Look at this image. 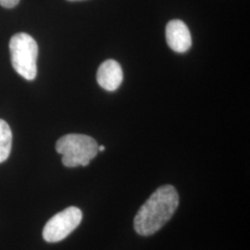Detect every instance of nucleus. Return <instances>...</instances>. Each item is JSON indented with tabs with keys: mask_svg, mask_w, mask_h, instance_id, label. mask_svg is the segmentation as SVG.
Returning <instances> with one entry per match:
<instances>
[{
	"mask_svg": "<svg viewBox=\"0 0 250 250\" xmlns=\"http://www.w3.org/2000/svg\"><path fill=\"white\" fill-rule=\"evenodd\" d=\"M179 206L176 189L170 185L158 188L134 217L135 232L143 236L160 231L173 216Z\"/></svg>",
	"mask_w": 250,
	"mask_h": 250,
	"instance_id": "nucleus-1",
	"label": "nucleus"
},
{
	"mask_svg": "<svg viewBox=\"0 0 250 250\" xmlns=\"http://www.w3.org/2000/svg\"><path fill=\"white\" fill-rule=\"evenodd\" d=\"M56 150L62 155L64 166L84 167L99 153V145L93 137L85 134H66L57 141Z\"/></svg>",
	"mask_w": 250,
	"mask_h": 250,
	"instance_id": "nucleus-2",
	"label": "nucleus"
},
{
	"mask_svg": "<svg viewBox=\"0 0 250 250\" xmlns=\"http://www.w3.org/2000/svg\"><path fill=\"white\" fill-rule=\"evenodd\" d=\"M9 52L13 69L24 79L35 80L38 58L36 40L25 33L16 34L9 41Z\"/></svg>",
	"mask_w": 250,
	"mask_h": 250,
	"instance_id": "nucleus-3",
	"label": "nucleus"
},
{
	"mask_svg": "<svg viewBox=\"0 0 250 250\" xmlns=\"http://www.w3.org/2000/svg\"><path fill=\"white\" fill-rule=\"evenodd\" d=\"M83 213L76 207H69L53 216L45 225L43 237L48 243H57L66 238L81 224Z\"/></svg>",
	"mask_w": 250,
	"mask_h": 250,
	"instance_id": "nucleus-4",
	"label": "nucleus"
},
{
	"mask_svg": "<svg viewBox=\"0 0 250 250\" xmlns=\"http://www.w3.org/2000/svg\"><path fill=\"white\" fill-rule=\"evenodd\" d=\"M166 40L171 50L185 53L192 45V37L187 24L180 20H172L166 26Z\"/></svg>",
	"mask_w": 250,
	"mask_h": 250,
	"instance_id": "nucleus-5",
	"label": "nucleus"
},
{
	"mask_svg": "<svg viewBox=\"0 0 250 250\" xmlns=\"http://www.w3.org/2000/svg\"><path fill=\"white\" fill-rule=\"evenodd\" d=\"M124 74L122 67L116 61L107 60L99 66L97 81L107 91H115L122 84Z\"/></svg>",
	"mask_w": 250,
	"mask_h": 250,
	"instance_id": "nucleus-6",
	"label": "nucleus"
},
{
	"mask_svg": "<svg viewBox=\"0 0 250 250\" xmlns=\"http://www.w3.org/2000/svg\"><path fill=\"white\" fill-rule=\"evenodd\" d=\"M12 146V133L9 125L0 119V163L8 160Z\"/></svg>",
	"mask_w": 250,
	"mask_h": 250,
	"instance_id": "nucleus-7",
	"label": "nucleus"
},
{
	"mask_svg": "<svg viewBox=\"0 0 250 250\" xmlns=\"http://www.w3.org/2000/svg\"><path fill=\"white\" fill-rule=\"evenodd\" d=\"M20 0H0V5L7 9H12L19 4Z\"/></svg>",
	"mask_w": 250,
	"mask_h": 250,
	"instance_id": "nucleus-8",
	"label": "nucleus"
},
{
	"mask_svg": "<svg viewBox=\"0 0 250 250\" xmlns=\"http://www.w3.org/2000/svg\"><path fill=\"white\" fill-rule=\"evenodd\" d=\"M105 150V146H99V151L102 152Z\"/></svg>",
	"mask_w": 250,
	"mask_h": 250,
	"instance_id": "nucleus-9",
	"label": "nucleus"
},
{
	"mask_svg": "<svg viewBox=\"0 0 250 250\" xmlns=\"http://www.w3.org/2000/svg\"><path fill=\"white\" fill-rule=\"evenodd\" d=\"M68 1H77V0H68Z\"/></svg>",
	"mask_w": 250,
	"mask_h": 250,
	"instance_id": "nucleus-10",
	"label": "nucleus"
}]
</instances>
